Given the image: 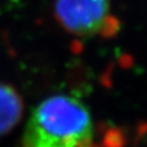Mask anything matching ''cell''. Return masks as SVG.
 <instances>
[{
	"instance_id": "cell-1",
	"label": "cell",
	"mask_w": 147,
	"mask_h": 147,
	"mask_svg": "<svg viewBox=\"0 0 147 147\" xmlns=\"http://www.w3.org/2000/svg\"><path fill=\"white\" fill-rule=\"evenodd\" d=\"M20 147H96L90 110L67 94L45 98L32 112Z\"/></svg>"
},
{
	"instance_id": "cell-2",
	"label": "cell",
	"mask_w": 147,
	"mask_h": 147,
	"mask_svg": "<svg viewBox=\"0 0 147 147\" xmlns=\"http://www.w3.org/2000/svg\"><path fill=\"white\" fill-rule=\"evenodd\" d=\"M54 12L64 30L79 37L109 38L119 30L112 0H55Z\"/></svg>"
},
{
	"instance_id": "cell-3",
	"label": "cell",
	"mask_w": 147,
	"mask_h": 147,
	"mask_svg": "<svg viewBox=\"0 0 147 147\" xmlns=\"http://www.w3.org/2000/svg\"><path fill=\"white\" fill-rule=\"evenodd\" d=\"M24 100L15 87L0 82V137L7 135L24 117Z\"/></svg>"
}]
</instances>
